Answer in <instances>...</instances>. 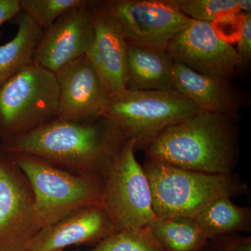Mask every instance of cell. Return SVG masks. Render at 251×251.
Returning a JSON list of instances; mask_svg holds the SVG:
<instances>
[{
	"mask_svg": "<svg viewBox=\"0 0 251 251\" xmlns=\"http://www.w3.org/2000/svg\"><path fill=\"white\" fill-rule=\"evenodd\" d=\"M39 230L29 183L11 157L0 155V251H29Z\"/></svg>",
	"mask_w": 251,
	"mask_h": 251,
	"instance_id": "10",
	"label": "cell"
},
{
	"mask_svg": "<svg viewBox=\"0 0 251 251\" xmlns=\"http://www.w3.org/2000/svg\"><path fill=\"white\" fill-rule=\"evenodd\" d=\"M142 167L150 184L156 219L195 218L220 198H233L249 192L246 181L234 173L186 171L150 158Z\"/></svg>",
	"mask_w": 251,
	"mask_h": 251,
	"instance_id": "3",
	"label": "cell"
},
{
	"mask_svg": "<svg viewBox=\"0 0 251 251\" xmlns=\"http://www.w3.org/2000/svg\"><path fill=\"white\" fill-rule=\"evenodd\" d=\"M231 199L226 196L220 198L195 217L208 240L251 232V208L238 206Z\"/></svg>",
	"mask_w": 251,
	"mask_h": 251,
	"instance_id": "18",
	"label": "cell"
},
{
	"mask_svg": "<svg viewBox=\"0 0 251 251\" xmlns=\"http://www.w3.org/2000/svg\"><path fill=\"white\" fill-rule=\"evenodd\" d=\"M100 204L82 208L55 224L41 229L29 244V251L63 250L73 245L95 244L119 232Z\"/></svg>",
	"mask_w": 251,
	"mask_h": 251,
	"instance_id": "14",
	"label": "cell"
},
{
	"mask_svg": "<svg viewBox=\"0 0 251 251\" xmlns=\"http://www.w3.org/2000/svg\"><path fill=\"white\" fill-rule=\"evenodd\" d=\"M135 140H126L104 175L100 204L120 231L140 229L156 219L150 184L135 158Z\"/></svg>",
	"mask_w": 251,
	"mask_h": 251,
	"instance_id": "7",
	"label": "cell"
},
{
	"mask_svg": "<svg viewBox=\"0 0 251 251\" xmlns=\"http://www.w3.org/2000/svg\"><path fill=\"white\" fill-rule=\"evenodd\" d=\"M148 226L164 251H204L209 242L195 218L156 219Z\"/></svg>",
	"mask_w": 251,
	"mask_h": 251,
	"instance_id": "19",
	"label": "cell"
},
{
	"mask_svg": "<svg viewBox=\"0 0 251 251\" xmlns=\"http://www.w3.org/2000/svg\"><path fill=\"white\" fill-rule=\"evenodd\" d=\"M1 146H0V152H1Z\"/></svg>",
	"mask_w": 251,
	"mask_h": 251,
	"instance_id": "28",
	"label": "cell"
},
{
	"mask_svg": "<svg viewBox=\"0 0 251 251\" xmlns=\"http://www.w3.org/2000/svg\"><path fill=\"white\" fill-rule=\"evenodd\" d=\"M95 4L117 23L129 45L167 49L191 21L173 0H103Z\"/></svg>",
	"mask_w": 251,
	"mask_h": 251,
	"instance_id": "8",
	"label": "cell"
},
{
	"mask_svg": "<svg viewBox=\"0 0 251 251\" xmlns=\"http://www.w3.org/2000/svg\"><path fill=\"white\" fill-rule=\"evenodd\" d=\"M54 74L59 85L56 119L86 122L101 116L110 99L86 54L68 63Z\"/></svg>",
	"mask_w": 251,
	"mask_h": 251,
	"instance_id": "12",
	"label": "cell"
},
{
	"mask_svg": "<svg viewBox=\"0 0 251 251\" xmlns=\"http://www.w3.org/2000/svg\"><path fill=\"white\" fill-rule=\"evenodd\" d=\"M201 112L175 90H130L109 99L101 116L110 119L136 149L162 130Z\"/></svg>",
	"mask_w": 251,
	"mask_h": 251,
	"instance_id": "6",
	"label": "cell"
},
{
	"mask_svg": "<svg viewBox=\"0 0 251 251\" xmlns=\"http://www.w3.org/2000/svg\"><path fill=\"white\" fill-rule=\"evenodd\" d=\"M191 19L212 23L225 15L241 11L239 0H173Z\"/></svg>",
	"mask_w": 251,
	"mask_h": 251,
	"instance_id": "22",
	"label": "cell"
},
{
	"mask_svg": "<svg viewBox=\"0 0 251 251\" xmlns=\"http://www.w3.org/2000/svg\"><path fill=\"white\" fill-rule=\"evenodd\" d=\"M237 53L240 69L247 66L251 59V14L244 13L240 36L238 39Z\"/></svg>",
	"mask_w": 251,
	"mask_h": 251,
	"instance_id": "25",
	"label": "cell"
},
{
	"mask_svg": "<svg viewBox=\"0 0 251 251\" xmlns=\"http://www.w3.org/2000/svg\"><path fill=\"white\" fill-rule=\"evenodd\" d=\"M8 155L30 186L39 229L82 208L100 204L104 176L75 174L30 155Z\"/></svg>",
	"mask_w": 251,
	"mask_h": 251,
	"instance_id": "4",
	"label": "cell"
},
{
	"mask_svg": "<svg viewBox=\"0 0 251 251\" xmlns=\"http://www.w3.org/2000/svg\"><path fill=\"white\" fill-rule=\"evenodd\" d=\"M244 12L233 13L218 18L211 23V27L222 40L229 44V41L237 40L242 31Z\"/></svg>",
	"mask_w": 251,
	"mask_h": 251,
	"instance_id": "23",
	"label": "cell"
},
{
	"mask_svg": "<svg viewBox=\"0 0 251 251\" xmlns=\"http://www.w3.org/2000/svg\"><path fill=\"white\" fill-rule=\"evenodd\" d=\"M239 4H240L241 11L244 13H251V0H239Z\"/></svg>",
	"mask_w": 251,
	"mask_h": 251,
	"instance_id": "27",
	"label": "cell"
},
{
	"mask_svg": "<svg viewBox=\"0 0 251 251\" xmlns=\"http://www.w3.org/2000/svg\"><path fill=\"white\" fill-rule=\"evenodd\" d=\"M166 50L175 62L215 80L230 82L240 70L237 50L216 34L211 23L191 19Z\"/></svg>",
	"mask_w": 251,
	"mask_h": 251,
	"instance_id": "9",
	"label": "cell"
},
{
	"mask_svg": "<svg viewBox=\"0 0 251 251\" xmlns=\"http://www.w3.org/2000/svg\"><path fill=\"white\" fill-rule=\"evenodd\" d=\"M58 104L55 74L33 63L0 87V135L6 142L55 120Z\"/></svg>",
	"mask_w": 251,
	"mask_h": 251,
	"instance_id": "5",
	"label": "cell"
},
{
	"mask_svg": "<svg viewBox=\"0 0 251 251\" xmlns=\"http://www.w3.org/2000/svg\"><path fill=\"white\" fill-rule=\"evenodd\" d=\"M130 90H175V62L166 49L128 44Z\"/></svg>",
	"mask_w": 251,
	"mask_h": 251,
	"instance_id": "16",
	"label": "cell"
},
{
	"mask_svg": "<svg viewBox=\"0 0 251 251\" xmlns=\"http://www.w3.org/2000/svg\"><path fill=\"white\" fill-rule=\"evenodd\" d=\"M21 12L45 31L64 13L88 4V0H19Z\"/></svg>",
	"mask_w": 251,
	"mask_h": 251,
	"instance_id": "20",
	"label": "cell"
},
{
	"mask_svg": "<svg viewBox=\"0 0 251 251\" xmlns=\"http://www.w3.org/2000/svg\"><path fill=\"white\" fill-rule=\"evenodd\" d=\"M54 251H64L63 250Z\"/></svg>",
	"mask_w": 251,
	"mask_h": 251,
	"instance_id": "29",
	"label": "cell"
},
{
	"mask_svg": "<svg viewBox=\"0 0 251 251\" xmlns=\"http://www.w3.org/2000/svg\"><path fill=\"white\" fill-rule=\"evenodd\" d=\"M128 137L110 119L86 122L58 119L3 143L7 154H26L67 171L104 176L115 153Z\"/></svg>",
	"mask_w": 251,
	"mask_h": 251,
	"instance_id": "1",
	"label": "cell"
},
{
	"mask_svg": "<svg viewBox=\"0 0 251 251\" xmlns=\"http://www.w3.org/2000/svg\"><path fill=\"white\" fill-rule=\"evenodd\" d=\"M239 117L200 112L145 142L147 158L181 169L230 174L239 161Z\"/></svg>",
	"mask_w": 251,
	"mask_h": 251,
	"instance_id": "2",
	"label": "cell"
},
{
	"mask_svg": "<svg viewBox=\"0 0 251 251\" xmlns=\"http://www.w3.org/2000/svg\"><path fill=\"white\" fill-rule=\"evenodd\" d=\"M92 251H164L149 226L138 229L119 231L95 246Z\"/></svg>",
	"mask_w": 251,
	"mask_h": 251,
	"instance_id": "21",
	"label": "cell"
},
{
	"mask_svg": "<svg viewBox=\"0 0 251 251\" xmlns=\"http://www.w3.org/2000/svg\"><path fill=\"white\" fill-rule=\"evenodd\" d=\"M94 38L86 56L109 99L128 90V44L116 21L91 1Z\"/></svg>",
	"mask_w": 251,
	"mask_h": 251,
	"instance_id": "13",
	"label": "cell"
},
{
	"mask_svg": "<svg viewBox=\"0 0 251 251\" xmlns=\"http://www.w3.org/2000/svg\"><path fill=\"white\" fill-rule=\"evenodd\" d=\"M90 4L69 10L44 31L34 64L55 73L87 54L95 32Z\"/></svg>",
	"mask_w": 251,
	"mask_h": 251,
	"instance_id": "11",
	"label": "cell"
},
{
	"mask_svg": "<svg viewBox=\"0 0 251 251\" xmlns=\"http://www.w3.org/2000/svg\"><path fill=\"white\" fill-rule=\"evenodd\" d=\"M14 18L18 25L16 36L0 46V87L33 64L36 48L44 33L23 12Z\"/></svg>",
	"mask_w": 251,
	"mask_h": 251,
	"instance_id": "17",
	"label": "cell"
},
{
	"mask_svg": "<svg viewBox=\"0 0 251 251\" xmlns=\"http://www.w3.org/2000/svg\"></svg>",
	"mask_w": 251,
	"mask_h": 251,
	"instance_id": "30",
	"label": "cell"
},
{
	"mask_svg": "<svg viewBox=\"0 0 251 251\" xmlns=\"http://www.w3.org/2000/svg\"><path fill=\"white\" fill-rule=\"evenodd\" d=\"M174 90L193 102L201 112L239 117L242 98L229 82L210 78L175 62Z\"/></svg>",
	"mask_w": 251,
	"mask_h": 251,
	"instance_id": "15",
	"label": "cell"
},
{
	"mask_svg": "<svg viewBox=\"0 0 251 251\" xmlns=\"http://www.w3.org/2000/svg\"><path fill=\"white\" fill-rule=\"evenodd\" d=\"M21 12L19 0H0V27Z\"/></svg>",
	"mask_w": 251,
	"mask_h": 251,
	"instance_id": "26",
	"label": "cell"
},
{
	"mask_svg": "<svg viewBox=\"0 0 251 251\" xmlns=\"http://www.w3.org/2000/svg\"><path fill=\"white\" fill-rule=\"evenodd\" d=\"M204 251H251V237L232 234L214 238L209 240Z\"/></svg>",
	"mask_w": 251,
	"mask_h": 251,
	"instance_id": "24",
	"label": "cell"
}]
</instances>
